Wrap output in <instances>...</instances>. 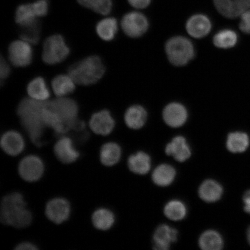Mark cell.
Listing matches in <instances>:
<instances>
[{
  "mask_svg": "<svg viewBox=\"0 0 250 250\" xmlns=\"http://www.w3.org/2000/svg\"><path fill=\"white\" fill-rule=\"evenodd\" d=\"M49 102L25 98L21 102L18 108V114L21 125L34 145L41 146V139L46 126L43 120V109L48 108Z\"/></svg>",
  "mask_w": 250,
  "mask_h": 250,
  "instance_id": "1",
  "label": "cell"
},
{
  "mask_svg": "<svg viewBox=\"0 0 250 250\" xmlns=\"http://www.w3.org/2000/svg\"><path fill=\"white\" fill-rule=\"evenodd\" d=\"M26 206L23 196L20 193L14 192L4 197L0 214L1 223L20 229L29 227L33 217Z\"/></svg>",
  "mask_w": 250,
  "mask_h": 250,
  "instance_id": "2",
  "label": "cell"
},
{
  "mask_svg": "<svg viewBox=\"0 0 250 250\" xmlns=\"http://www.w3.org/2000/svg\"><path fill=\"white\" fill-rule=\"evenodd\" d=\"M105 71L102 59L91 56L78 62L68 68V75L75 83L81 85H90L98 83Z\"/></svg>",
  "mask_w": 250,
  "mask_h": 250,
  "instance_id": "3",
  "label": "cell"
},
{
  "mask_svg": "<svg viewBox=\"0 0 250 250\" xmlns=\"http://www.w3.org/2000/svg\"><path fill=\"white\" fill-rule=\"evenodd\" d=\"M165 51L171 64L183 66L188 63L195 56V49L189 39L183 36L174 37L166 43Z\"/></svg>",
  "mask_w": 250,
  "mask_h": 250,
  "instance_id": "4",
  "label": "cell"
},
{
  "mask_svg": "<svg viewBox=\"0 0 250 250\" xmlns=\"http://www.w3.org/2000/svg\"><path fill=\"white\" fill-rule=\"evenodd\" d=\"M70 52L63 37L55 34L48 37L43 43L42 60L49 65L60 63L68 57Z\"/></svg>",
  "mask_w": 250,
  "mask_h": 250,
  "instance_id": "5",
  "label": "cell"
},
{
  "mask_svg": "<svg viewBox=\"0 0 250 250\" xmlns=\"http://www.w3.org/2000/svg\"><path fill=\"white\" fill-rule=\"evenodd\" d=\"M48 108L58 115L68 131L71 130L77 120L78 105L76 101L71 99L59 98L49 102Z\"/></svg>",
  "mask_w": 250,
  "mask_h": 250,
  "instance_id": "6",
  "label": "cell"
},
{
  "mask_svg": "<svg viewBox=\"0 0 250 250\" xmlns=\"http://www.w3.org/2000/svg\"><path fill=\"white\" fill-rule=\"evenodd\" d=\"M121 26L127 36L138 38L148 30L149 23L145 15L138 12H131L124 16Z\"/></svg>",
  "mask_w": 250,
  "mask_h": 250,
  "instance_id": "7",
  "label": "cell"
},
{
  "mask_svg": "<svg viewBox=\"0 0 250 250\" xmlns=\"http://www.w3.org/2000/svg\"><path fill=\"white\" fill-rule=\"evenodd\" d=\"M18 170L21 179L27 182H34L42 176L44 166L38 156L30 155L21 161Z\"/></svg>",
  "mask_w": 250,
  "mask_h": 250,
  "instance_id": "8",
  "label": "cell"
},
{
  "mask_svg": "<svg viewBox=\"0 0 250 250\" xmlns=\"http://www.w3.org/2000/svg\"><path fill=\"white\" fill-rule=\"evenodd\" d=\"M8 55L9 60L15 66L26 67L32 62L33 49L29 42L15 41L9 46Z\"/></svg>",
  "mask_w": 250,
  "mask_h": 250,
  "instance_id": "9",
  "label": "cell"
},
{
  "mask_svg": "<svg viewBox=\"0 0 250 250\" xmlns=\"http://www.w3.org/2000/svg\"><path fill=\"white\" fill-rule=\"evenodd\" d=\"M45 214L52 223L56 224L64 223L70 216V203L66 199L62 198L52 199L47 203Z\"/></svg>",
  "mask_w": 250,
  "mask_h": 250,
  "instance_id": "10",
  "label": "cell"
},
{
  "mask_svg": "<svg viewBox=\"0 0 250 250\" xmlns=\"http://www.w3.org/2000/svg\"><path fill=\"white\" fill-rule=\"evenodd\" d=\"M214 4L222 15L229 19L240 17L250 8V0H214Z\"/></svg>",
  "mask_w": 250,
  "mask_h": 250,
  "instance_id": "11",
  "label": "cell"
},
{
  "mask_svg": "<svg viewBox=\"0 0 250 250\" xmlns=\"http://www.w3.org/2000/svg\"><path fill=\"white\" fill-rule=\"evenodd\" d=\"M115 125L110 112L104 109L94 114L89 121V126L93 132L102 136H107L112 132Z\"/></svg>",
  "mask_w": 250,
  "mask_h": 250,
  "instance_id": "12",
  "label": "cell"
},
{
  "mask_svg": "<svg viewBox=\"0 0 250 250\" xmlns=\"http://www.w3.org/2000/svg\"><path fill=\"white\" fill-rule=\"evenodd\" d=\"M211 27L210 19L203 14L193 15L188 20L186 24L188 33L195 39H202L208 35Z\"/></svg>",
  "mask_w": 250,
  "mask_h": 250,
  "instance_id": "13",
  "label": "cell"
},
{
  "mask_svg": "<svg viewBox=\"0 0 250 250\" xmlns=\"http://www.w3.org/2000/svg\"><path fill=\"white\" fill-rule=\"evenodd\" d=\"M164 120L168 126L179 127L186 123L188 112L185 106L179 103H171L164 109Z\"/></svg>",
  "mask_w": 250,
  "mask_h": 250,
  "instance_id": "14",
  "label": "cell"
},
{
  "mask_svg": "<svg viewBox=\"0 0 250 250\" xmlns=\"http://www.w3.org/2000/svg\"><path fill=\"white\" fill-rule=\"evenodd\" d=\"M54 152L58 160L64 164L73 163L80 156L71 139L67 137H62L58 141L54 146Z\"/></svg>",
  "mask_w": 250,
  "mask_h": 250,
  "instance_id": "15",
  "label": "cell"
},
{
  "mask_svg": "<svg viewBox=\"0 0 250 250\" xmlns=\"http://www.w3.org/2000/svg\"><path fill=\"white\" fill-rule=\"evenodd\" d=\"M1 146L6 154L17 156L23 151L24 147V139L17 131H8L1 137Z\"/></svg>",
  "mask_w": 250,
  "mask_h": 250,
  "instance_id": "16",
  "label": "cell"
},
{
  "mask_svg": "<svg viewBox=\"0 0 250 250\" xmlns=\"http://www.w3.org/2000/svg\"><path fill=\"white\" fill-rule=\"evenodd\" d=\"M177 231L167 225H162L157 228L154 234V249L167 250L170 248L172 243L176 241Z\"/></svg>",
  "mask_w": 250,
  "mask_h": 250,
  "instance_id": "17",
  "label": "cell"
},
{
  "mask_svg": "<svg viewBox=\"0 0 250 250\" xmlns=\"http://www.w3.org/2000/svg\"><path fill=\"white\" fill-rule=\"evenodd\" d=\"M168 155L173 156L176 161L183 162L190 158L191 151L186 139L183 136H177L168 143L165 149Z\"/></svg>",
  "mask_w": 250,
  "mask_h": 250,
  "instance_id": "18",
  "label": "cell"
},
{
  "mask_svg": "<svg viewBox=\"0 0 250 250\" xmlns=\"http://www.w3.org/2000/svg\"><path fill=\"white\" fill-rule=\"evenodd\" d=\"M147 119L146 109L139 105L131 106L125 112V122L132 129H139L145 125Z\"/></svg>",
  "mask_w": 250,
  "mask_h": 250,
  "instance_id": "19",
  "label": "cell"
},
{
  "mask_svg": "<svg viewBox=\"0 0 250 250\" xmlns=\"http://www.w3.org/2000/svg\"><path fill=\"white\" fill-rule=\"evenodd\" d=\"M223 189L220 184L214 180H206L199 188V193L201 198L206 202L218 201L223 195Z\"/></svg>",
  "mask_w": 250,
  "mask_h": 250,
  "instance_id": "20",
  "label": "cell"
},
{
  "mask_svg": "<svg viewBox=\"0 0 250 250\" xmlns=\"http://www.w3.org/2000/svg\"><path fill=\"white\" fill-rule=\"evenodd\" d=\"M127 164L133 173L143 175L147 173L151 168V159L146 153L139 152L130 156Z\"/></svg>",
  "mask_w": 250,
  "mask_h": 250,
  "instance_id": "21",
  "label": "cell"
},
{
  "mask_svg": "<svg viewBox=\"0 0 250 250\" xmlns=\"http://www.w3.org/2000/svg\"><path fill=\"white\" fill-rule=\"evenodd\" d=\"M121 148L117 143H108L102 146L100 152V159L103 165L112 167L120 160Z\"/></svg>",
  "mask_w": 250,
  "mask_h": 250,
  "instance_id": "22",
  "label": "cell"
},
{
  "mask_svg": "<svg viewBox=\"0 0 250 250\" xmlns=\"http://www.w3.org/2000/svg\"><path fill=\"white\" fill-rule=\"evenodd\" d=\"M176 177V170L170 165L163 164L155 168L152 174V180L159 186L170 185Z\"/></svg>",
  "mask_w": 250,
  "mask_h": 250,
  "instance_id": "23",
  "label": "cell"
},
{
  "mask_svg": "<svg viewBox=\"0 0 250 250\" xmlns=\"http://www.w3.org/2000/svg\"><path fill=\"white\" fill-rule=\"evenodd\" d=\"M27 93L31 98L37 101H45L50 97V91L44 79L37 77L27 86Z\"/></svg>",
  "mask_w": 250,
  "mask_h": 250,
  "instance_id": "24",
  "label": "cell"
},
{
  "mask_svg": "<svg viewBox=\"0 0 250 250\" xmlns=\"http://www.w3.org/2000/svg\"><path fill=\"white\" fill-rule=\"evenodd\" d=\"M92 223L96 229L107 230L113 226L115 216L111 211L107 208H100L94 212Z\"/></svg>",
  "mask_w": 250,
  "mask_h": 250,
  "instance_id": "25",
  "label": "cell"
},
{
  "mask_svg": "<svg viewBox=\"0 0 250 250\" xmlns=\"http://www.w3.org/2000/svg\"><path fill=\"white\" fill-rule=\"evenodd\" d=\"M74 83L69 75H59L52 81V89L58 96H66L74 91L76 88Z\"/></svg>",
  "mask_w": 250,
  "mask_h": 250,
  "instance_id": "26",
  "label": "cell"
},
{
  "mask_svg": "<svg viewBox=\"0 0 250 250\" xmlns=\"http://www.w3.org/2000/svg\"><path fill=\"white\" fill-rule=\"evenodd\" d=\"M249 137L245 133L237 132L228 135L227 146L229 151L233 153L245 152L249 147Z\"/></svg>",
  "mask_w": 250,
  "mask_h": 250,
  "instance_id": "27",
  "label": "cell"
},
{
  "mask_svg": "<svg viewBox=\"0 0 250 250\" xmlns=\"http://www.w3.org/2000/svg\"><path fill=\"white\" fill-rule=\"evenodd\" d=\"M98 36L106 42L113 40L118 31V23L116 19L108 18L100 21L96 26Z\"/></svg>",
  "mask_w": 250,
  "mask_h": 250,
  "instance_id": "28",
  "label": "cell"
},
{
  "mask_svg": "<svg viewBox=\"0 0 250 250\" xmlns=\"http://www.w3.org/2000/svg\"><path fill=\"white\" fill-rule=\"evenodd\" d=\"M199 246L205 250H220L224 246L220 234L214 230H208L203 233L199 239Z\"/></svg>",
  "mask_w": 250,
  "mask_h": 250,
  "instance_id": "29",
  "label": "cell"
},
{
  "mask_svg": "<svg viewBox=\"0 0 250 250\" xmlns=\"http://www.w3.org/2000/svg\"><path fill=\"white\" fill-rule=\"evenodd\" d=\"M36 17L32 4H23L16 12L15 21L21 27H26L38 21Z\"/></svg>",
  "mask_w": 250,
  "mask_h": 250,
  "instance_id": "30",
  "label": "cell"
},
{
  "mask_svg": "<svg viewBox=\"0 0 250 250\" xmlns=\"http://www.w3.org/2000/svg\"><path fill=\"white\" fill-rule=\"evenodd\" d=\"M238 37L235 31L230 29L222 30L215 34L213 43L217 48L229 49L235 46Z\"/></svg>",
  "mask_w": 250,
  "mask_h": 250,
  "instance_id": "31",
  "label": "cell"
},
{
  "mask_svg": "<svg viewBox=\"0 0 250 250\" xmlns=\"http://www.w3.org/2000/svg\"><path fill=\"white\" fill-rule=\"evenodd\" d=\"M164 212L166 216L170 220L179 221L186 217L187 208L181 201H171L166 205Z\"/></svg>",
  "mask_w": 250,
  "mask_h": 250,
  "instance_id": "32",
  "label": "cell"
},
{
  "mask_svg": "<svg viewBox=\"0 0 250 250\" xmlns=\"http://www.w3.org/2000/svg\"><path fill=\"white\" fill-rule=\"evenodd\" d=\"M81 5L103 15L110 13L112 0H77Z\"/></svg>",
  "mask_w": 250,
  "mask_h": 250,
  "instance_id": "33",
  "label": "cell"
},
{
  "mask_svg": "<svg viewBox=\"0 0 250 250\" xmlns=\"http://www.w3.org/2000/svg\"><path fill=\"white\" fill-rule=\"evenodd\" d=\"M41 26L38 21L26 27H21L20 37L24 42L36 45L40 39Z\"/></svg>",
  "mask_w": 250,
  "mask_h": 250,
  "instance_id": "34",
  "label": "cell"
},
{
  "mask_svg": "<svg viewBox=\"0 0 250 250\" xmlns=\"http://www.w3.org/2000/svg\"><path fill=\"white\" fill-rule=\"evenodd\" d=\"M32 5L37 17H44L48 13V0H38L33 3Z\"/></svg>",
  "mask_w": 250,
  "mask_h": 250,
  "instance_id": "35",
  "label": "cell"
},
{
  "mask_svg": "<svg viewBox=\"0 0 250 250\" xmlns=\"http://www.w3.org/2000/svg\"><path fill=\"white\" fill-rule=\"evenodd\" d=\"M239 27L243 33L250 34V9L240 16Z\"/></svg>",
  "mask_w": 250,
  "mask_h": 250,
  "instance_id": "36",
  "label": "cell"
},
{
  "mask_svg": "<svg viewBox=\"0 0 250 250\" xmlns=\"http://www.w3.org/2000/svg\"><path fill=\"white\" fill-rule=\"evenodd\" d=\"M1 65V72H0V74H1V83H2V81L7 79L9 74H10L11 70L7 62L3 59L2 56L1 58V65Z\"/></svg>",
  "mask_w": 250,
  "mask_h": 250,
  "instance_id": "37",
  "label": "cell"
},
{
  "mask_svg": "<svg viewBox=\"0 0 250 250\" xmlns=\"http://www.w3.org/2000/svg\"><path fill=\"white\" fill-rule=\"evenodd\" d=\"M151 0H128L129 4L134 8L143 9L148 7Z\"/></svg>",
  "mask_w": 250,
  "mask_h": 250,
  "instance_id": "38",
  "label": "cell"
},
{
  "mask_svg": "<svg viewBox=\"0 0 250 250\" xmlns=\"http://www.w3.org/2000/svg\"><path fill=\"white\" fill-rule=\"evenodd\" d=\"M38 249L33 244L29 242H25L17 246L15 250H36Z\"/></svg>",
  "mask_w": 250,
  "mask_h": 250,
  "instance_id": "39",
  "label": "cell"
},
{
  "mask_svg": "<svg viewBox=\"0 0 250 250\" xmlns=\"http://www.w3.org/2000/svg\"><path fill=\"white\" fill-rule=\"evenodd\" d=\"M243 201L245 203V206L250 205V190L246 192L243 197Z\"/></svg>",
  "mask_w": 250,
  "mask_h": 250,
  "instance_id": "40",
  "label": "cell"
},
{
  "mask_svg": "<svg viewBox=\"0 0 250 250\" xmlns=\"http://www.w3.org/2000/svg\"><path fill=\"white\" fill-rule=\"evenodd\" d=\"M245 210L248 213L250 214V205L245 206Z\"/></svg>",
  "mask_w": 250,
  "mask_h": 250,
  "instance_id": "41",
  "label": "cell"
},
{
  "mask_svg": "<svg viewBox=\"0 0 250 250\" xmlns=\"http://www.w3.org/2000/svg\"><path fill=\"white\" fill-rule=\"evenodd\" d=\"M248 239L249 243L250 244V227L248 231Z\"/></svg>",
  "mask_w": 250,
  "mask_h": 250,
  "instance_id": "42",
  "label": "cell"
}]
</instances>
